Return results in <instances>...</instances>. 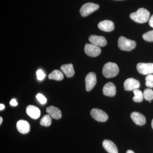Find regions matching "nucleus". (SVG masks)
Instances as JSON below:
<instances>
[{"label":"nucleus","mask_w":153,"mask_h":153,"mask_svg":"<svg viewBox=\"0 0 153 153\" xmlns=\"http://www.w3.org/2000/svg\"><path fill=\"white\" fill-rule=\"evenodd\" d=\"M149 16V12L143 8L139 9L136 12L131 13L130 15V17L133 21L140 24H143L147 22Z\"/></svg>","instance_id":"f257e3e1"},{"label":"nucleus","mask_w":153,"mask_h":153,"mask_svg":"<svg viewBox=\"0 0 153 153\" xmlns=\"http://www.w3.org/2000/svg\"><path fill=\"white\" fill-rule=\"evenodd\" d=\"M119 68L117 64L112 62L105 63L102 68V74L106 78H112L117 75Z\"/></svg>","instance_id":"f03ea898"},{"label":"nucleus","mask_w":153,"mask_h":153,"mask_svg":"<svg viewBox=\"0 0 153 153\" xmlns=\"http://www.w3.org/2000/svg\"><path fill=\"white\" fill-rule=\"evenodd\" d=\"M118 46L120 49L122 51H130L135 48L136 42L123 36H121L118 41Z\"/></svg>","instance_id":"7ed1b4c3"},{"label":"nucleus","mask_w":153,"mask_h":153,"mask_svg":"<svg viewBox=\"0 0 153 153\" xmlns=\"http://www.w3.org/2000/svg\"><path fill=\"white\" fill-rule=\"evenodd\" d=\"M99 8V5L93 3H87L82 6L79 12L82 16L87 17Z\"/></svg>","instance_id":"20e7f679"},{"label":"nucleus","mask_w":153,"mask_h":153,"mask_svg":"<svg viewBox=\"0 0 153 153\" xmlns=\"http://www.w3.org/2000/svg\"><path fill=\"white\" fill-rule=\"evenodd\" d=\"M85 54L91 57H96L100 55L101 49L100 47L92 44H86L84 48Z\"/></svg>","instance_id":"39448f33"},{"label":"nucleus","mask_w":153,"mask_h":153,"mask_svg":"<svg viewBox=\"0 0 153 153\" xmlns=\"http://www.w3.org/2000/svg\"><path fill=\"white\" fill-rule=\"evenodd\" d=\"M90 114L92 117L97 121L104 122L108 119V116L106 113L98 108H93Z\"/></svg>","instance_id":"423d86ee"},{"label":"nucleus","mask_w":153,"mask_h":153,"mask_svg":"<svg viewBox=\"0 0 153 153\" xmlns=\"http://www.w3.org/2000/svg\"><path fill=\"white\" fill-rule=\"evenodd\" d=\"M85 82L86 91H89L92 90L97 83V77L95 73L93 72H89L85 76Z\"/></svg>","instance_id":"0eeeda50"},{"label":"nucleus","mask_w":153,"mask_h":153,"mask_svg":"<svg viewBox=\"0 0 153 153\" xmlns=\"http://www.w3.org/2000/svg\"><path fill=\"white\" fill-rule=\"evenodd\" d=\"M137 68L140 73L143 75L152 74L153 73V63H139Z\"/></svg>","instance_id":"6e6552de"},{"label":"nucleus","mask_w":153,"mask_h":153,"mask_svg":"<svg viewBox=\"0 0 153 153\" xmlns=\"http://www.w3.org/2000/svg\"><path fill=\"white\" fill-rule=\"evenodd\" d=\"M140 84L138 80L133 78L126 79L124 82V87L126 91H131L137 89L140 87Z\"/></svg>","instance_id":"1a4fd4ad"},{"label":"nucleus","mask_w":153,"mask_h":153,"mask_svg":"<svg viewBox=\"0 0 153 153\" xmlns=\"http://www.w3.org/2000/svg\"><path fill=\"white\" fill-rule=\"evenodd\" d=\"M88 40L91 44L98 47H104L107 44L106 39L103 36L92 35L89 37Z\"/></svg>","instance_id":"9d476101"},{"label":"nucleus","mask_w":153,"mask_h":153,"mask_svg":"<svg viewBox=\"0 0 153 153\" xmlns=\"http://www.w3.org/2000/svg\"><path fill=\"white\" fill-rule=\"evenodd\" d=\"M102 92L104 95L107 96L114 97L116 94L115 86L112 82H108L103 87Z\"/></svg>","instance_id":"9b49d317"},{"label":"nucleus","mask_w":153,"mask_h":153,"mask_svg":"<svg viewBox=\"0 0 153 153\" xmlns=\"http://www.w3.org/2000/svg\"><path fill=\"white\" fill-rule=\"evenodd\" d=\"M98 27L99 29L104 32H111L114 30V23L112 21L104 20L99 23Z\"/></svg>","instance_id":"f8f14e48"},{"label":"nucleus","mask_w":153,"mask_h":153,"mask_svg":"<svg viewBox=\"0 0 153 153\" xmlns=\"http://www.w3.org/2000/svg\"><path fill=\"white\" fill-rule=\"evenodd\" d=\"M131 117L134 122L139 126H143L146 123V119L144 116L137 112H133L131 114Z\"/></svg>","instance_id":"ddd939ff"},{"label":"nucleus","mask_w":153,"mask_h":153,"mask_svg":"<svg viewBox=\"0 0 153 153\" xmlns=\"http://www.w3.org/2000/svg\"><path fill=\"white\" fill-rule=\"evenodd\" d=\"M46 111L51 117L54 119H60L62 117V113L61 111L56 107L52 105L48 107L46 109Z\"/></svg>","instance_id":"4468645a"},{"label":"nucleus","mask_w":153,"mask_h":153,"mask_svg":"<svg viewBox=\"0 0 153 153\" xmlns=\"http://www.w3.org/2000/svg\"><path fill=\"white\" fill-rule=\"evenodd\" d=\"M27 114L32 118L37 119L40 117L41 111L37 107L33 105H29L26 109Z\"/></svg>","instance_id":"2eb2a0df"},{"label":"nucleus","mask_w":153,"mask_h":153,"mask_svg":"<svg viewBox=\"0 0 153 153\" xmlns=\"http://www.w3.org/2000/svg\"><path fill=\"white\" fill-rule=\"evenodd\" d=\"M102 144L103 148L108 153H118L116 146L111 141L104 140L102 142Z\"/></svg>","instance_id":"dca6fc26"},{"label":"nucleus","mask_w":153,"mask_h":153,"mask_svg":"<svg viewBox=\"0 0 153 153\" xmlns=\"http://www.w3.org/2000/svg\"><path fill=\"white\" fill-rule=\"evenodd\" d=\"M16 127L18 131L22 134L28 133L30 131V125L27 121L19 120L17 122Z\"/></svg>","instance_id":"f3484780"},{"label":"nucleus","mask_w":153,"mask_h":153,"mask_svg":"<svg viewBox=\"0 0 153 153\" xmlns=\"http://www.w3.org/2000/svg\"><path fill=\"white\" fill-rule=\"evenodd\" d=\"M60 69L68 78L72 77L74 74L73 66L71 63L64 64L60 67Z\"/></svg>","instance_id":"a211bd4d"},{"label":"nucleus","mask_w":153,"mask_h":153,"mask_svg":"<svg viewBox=\"0 0 153 153\" xmlns=\"http://www.w3.org/2000/svg\"><path fill=\"white\" fill-rule=\"evenodd\" d=\"M49 79L60 81L63 80L64 78V76L62 71L57 69H55L49 74Z\"/></svg>","instance_id":"6ab92c4d"},{"label":"nucleus","mask_w":153,"mask_h":153,"mask_svg":"<svg viewBox=\"0 0 153 153\" xmlns=\"http://www.w3.org/2000/svg\"><path fill=\"white\" fill-rule=\"evenodd\" d=\"M133 93L134 96L133 98V100L135 102H141L143 101V93L141 91L136 89L133 90Z\"/></svg>","instance_id":"aec40b11"},{"label":"nucleus","mask_w":153,"mask_h":153,"mask_svg":"<svg viewBox=\"0 0 153 153\" xmlns=\"http://www.w3.org/2000/svg\"><path fill=\"white\" fill-rule=\"evenodd\" d=\"M40 123L41 126L46 127L49 126L52 124L51 116L49 114L45 115L41 118Z\"/></svg>","instance_id":"412c9836"},{"label":"nucleus","mask_w":153,"mask_h":153,"mask_svg":"<svg viewBox=\"0 0 153 153\" xmlns=\"http://www.w3.org/2000/svg\"><path fill=\"white\" fill-rule=\"evenodd\" d=\"M143 97L146 100L151 101L153 99V91L150 88H146L144 91Z\"/></svg>","instance_id":"4be33fe9"},{"label":"nucleus","mask_w":153,"mask_h":153,"mask_svg":"<svg viewBox=\"0 0 153 153\" xmlns=\"http://www.w3.org/2000/svg\"><path fill=\"white\" fill-rule=\"evenodd\" d=\"M144 40L148 42H153V30L149 31L143 35Z\"/></svg>","instance_id":"5701e85b"},{"label":"nucleus","mask_w":153,"mask_h":153,"mask_svg":"<svg viewBox=\"0 0 153 153\" xmlns=\"http://www.w3.org/2000/svg\"><path fill=\"white\" fill-rule=\"evenodd\" d=\"M146 85L148 87H153V75L149 74L146 77Z\"/></svg>","instance_id":"b1692460"},{"label":"nucleus","mask_w":153,"mask_h":153,"mask_svg":"<svg viewBox=\"0 0 153 153\" xmlns=\"http://www.w3.org/2000/svg\"><path fill=\"white\" fill-rule=\"evenodd\" d=\"M36 98H37L38 101H39V102L41 104H44L47 102V98L43 94H38L36 95Z\"/></svg>","instance_id":"393cba45"},{"label":"nucleus","mask_w":153,"mask_h":153,"mask_svg":"<svg viewBox=\"0 0 153 153\" xmlns=\"http://www.w3.org/2000/svg\"><path fill=\"white\" fill-rule=\"evenodd\" d=\"M36 74H37V78L39 80H43L46 76L44 71L41 69L38 70L36 72Z\"/></svg>","instance_id":"a878e982"},{"label":"nucleus","mask_w":153,"mask_h":153,"mask_svg":"<svg viewBox=\"0 0 153 153\" xmlns=\"http://www.w3.org/2000/svg\"><path fill=\"white\" fill-rule=\"evenodd\" d=\"M10 104L12 106H16L18 105V102L16 101V100L15 99H13L10 102Z\"/></svg>","instance_id":"bb28decb"},{"label":"nucleus","mask_w":153,"mask_h":153,"mask_svg":"<svg viewBox=\"0 0 153 153\" xmlns=\"http://www.w3.org/2000/svg\"><path fill=\"white\" fill-rule=\"evenodd\" d=\"M149 25L151 26L153 28V15L151 18L149 19Z\"/></svg>","instance_id":"cd10ccee"},{"label":"nucleus","mask_w":153,"mask_h":153,"mask_svg":"<svg viewBox=\"0 0 153 153\" xmlns=\"http://www.w3.org/2000/svg\"><path fill=\"white\" fill-rule=\"evenodd\" d=\"M5 108V106L4 104H0V110L1 111Z\"/></svg>","instance_id":"c85d7f7f"},{"label":"nucleus","mask_w":153,"mask_h":153,"mask_svg":"<svg viewBox=\"0 0 153 153\" xmlns=\"http://www.w3.org/2000/svg\"><path fill=\"white\" fill-rule=\"evenodd\" d=\"M126 153H135L133 151L131 150H128L126 152Z\"/></svg>","instance_id":"c756f323"},{"label":"nucleus","mask_w":153,"mask_h":153,"mask_svg":"<svg viewBox=\"0 0 153 153\" xmlns=\"http://www.w3.org/2000/svg\"><path fill=\"white\" fill-rule=\"evenodd\" d=\"M3 121V119L1 117H0V125L2 123Z\"/></svg>","instance_id":"7c9ffc66"},{"label":"nucleus","mask_w":153,"mask_h":153,"mask_svg":"<svg viewBox=\"0 0 153 153\" xmlns=\"http://www.w3.org/2000/svg\"><path fill=\"white\" fill-rule=\"evenodd\" d=\"M152 128L153 129V119L152 122Z\"/></svg>","instance_id":"2f4dec72"},{"label":"nucleus","mask_w":153,"mask_h":153,"mask_svg":"<svg viewBox=\"0 0 153 153\" xmlns=\"http://www.w3.org/2000/svg\"><path fill=\"white\" fill-rule=\"evenodd\" d=\"M117 1H120V0H117Z\"/></svg>","instance_id":"473e14b6"}]
</instances>
